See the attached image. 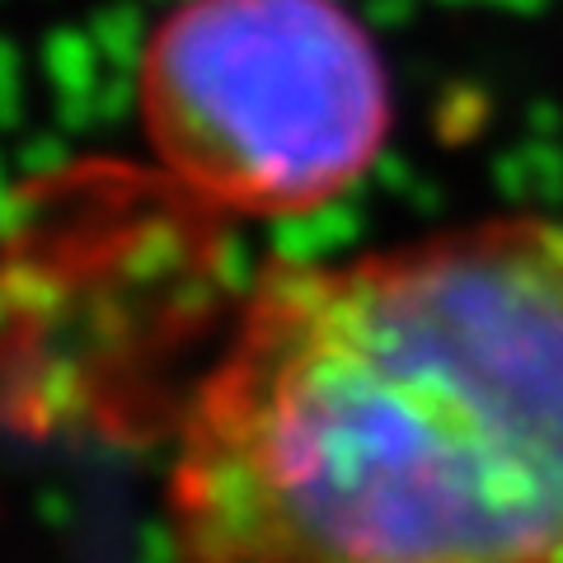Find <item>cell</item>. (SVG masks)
<instances>
[{"instance_id":"1","label":"cell","mask_w":563,"mask_h":563,"mask_svg":"<svg viewBox=\"0 0 563 563\" xmlns=\"http://www.w3.org/2000/svg\"><path fill=\"white\" fill-rule=\"evenodd\" d=\"M161 521L165 563H563V221L268 268L179 413Z\"/></svg>"},{"instance_id":"2","label":"cell","mask_w":563,"mask_h":563,"mask_svg":"<svg viewBox=\"0 0 563 563\" xmlns=\"http://www.w3.org/2000/svg\"><path fill=\"white\" fill-rule=\"evenodd\" d=\"M155 161L235 217H310L390 141L385 57L343 0H179L136 62Z\"/></svg>"}]
</instances>
